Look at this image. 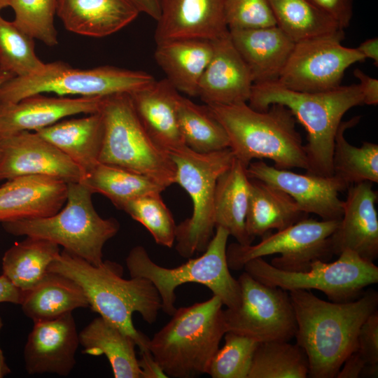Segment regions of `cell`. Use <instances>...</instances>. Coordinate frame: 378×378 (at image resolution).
<instances>
[{"label":"cell","instance_id":"obj_1","mask_svg":"<svg viewBox=\"0 0 378 378\" xmlns=\"http://www.w3.org/2000/svg\"><path fill=\"white\" fill-rule=\"evenodd\" d=\"M297 323L296 344L305 352L309 375L334 378L356 349L360 326L377 310L378 293H363L345 302H328L309 290L289 291Z\"/></svg>","mask_w":378,"mask_h":378},{"label":"cell","instance_id":"obj_2","mask_svg":"<svg viewBox=\"0 0 378 378\" xmlns=\"http://www.w3.org/2000/svg\"><path fill=\"white\" fill-rule=\"evenodd\" d=\"M49 272L64 275L83 289L89 307L134 340L140 352L149 351L150 339L135 328L134 312L152 324L156 321L161 300L158 290L147 279L122 278V267L109 260L92 265L64 249L52 262Z\"/></svg>","mask_w":378,"mask_h":378},{"label":"cell","instance_id":"obj_3","mask_svg":"<svg viewBox=\"0 0 378 378\" xmlns=\"http://www.w3.org/2000/svg\"><path fill=\"white\" fill-rule=\"evenodd\" d=\"M248 102L258 111H265L273 104L286 106L307 132L306 173L330 176L337 128L349 109L363 104V98L358 84L306 92L288 89L276 80L253 83Z\"/></svg>","mask_w":378,"mask_h":378},{"label":"cell","instance_id":"obj_4","mask_svg":"<svg viewBox=\"0 0 378 378\" xmlns=\"http://www.w3.org/2000/svg\"><path fill=\"white\" fill-rule=\"evenodd\" d=\"M206 106L225 129L235 158L246 166L254 159L266 158L278 169H308L297 120L286 106L273 104L258 111L246 102Z\"/></svg>","mask_w":378,"mask_h":378},{"label":"cell","instance_id":"obj_5","mask_svg":"<svg viewBox=\"0 0 378 378\" xmlns=\"http://www.w3.org/2000/svg\"><path fill=\"white\" fill-rule=\"evenodd\" d=\"M223 306L220 299L213 295L176 309L150 339L149 351L167 377L192 378L207 373L226 332Z\"/></svg>","mask_w":378,"mask_h":378},{"label":"cell","instance_id":"obj_6","mask_svg":"<svg viewBox=\"0 0 378 378\" xmlns=\"http://www.w3.org/2000/svg\"><path fill=\"white\" fill-rule=\"evenodd\" d=\"M229 236L225 229L216 227L215 234L200 256L174 268L158 265L144 246H136L129 252L126 265L131 277L146 278L153 284L160 298L161 309L169 316L176 310V288L186 283L206 286L227 309H236L241 301V288L227 265Z\"/></svg>","mask_w":378,"mask_h":378},{"label":"cell","instance_id":"obj_7","mask_svg":"<svg viewBox=\"0 0 378 378\" xmlns=\"http://www.w3.org/2000/svg\"><path fill=\"white\" fill-rule=\"evenodd\" d=\"M91 190L81 182L68 183L65 205L45 218L2 223L15 236L43 238L64 247L66 251L92 265L102 263L103 248L120 229L113 218H103L95 210Z\"/></svg>","mask_w":378,"mask_h":378},{"label":"cell","instance_id":"obj_8","mask_svg":"<svg viewBox=\"0 0 378 378\" xmlns=\"http://www.w3.org/2000/svg\"><path fill=\"white\" fill-rule=\"evenodd\" d=\"M99 112L104 122L99 162L145 175L166 188L175 183L172 159L144 128L130 94L104 97Z\"/></svg>","mask_w":378,"mask_h":378},{"label":"cell","instance_id":"obj_9","mask_svg":"<svg viewBox=\"0 0 378 378\" xmlns=\"http://www.w3.org/2000/svg\"><path fill=\"white\" fill-rule=\"evenodd\" d=\"M169 155L176 167L175 183L187 192L192 202V214L176 225L175 239L177 253L189 258L203 253L214 234L217 180L230 167L234 155L230 148L201 153L187 146Z\"/></svg>","mask_w":378,"mask_h":378},{"label":"cell","instance_id":"obj_10","mask_svg":"<svg viewBox=\"0 0 378 378\" xmlns=\"http://www.w3.org/2000/svg\"><path fill=\"white\" fill-rule=\"evenodd\" d=\"M155 80L152 75L142 71L113 66L75 69L64 62H55L46 63L45 69L37 74L8 80L0 87V102H15L46 92L104 98L132 94Z\"/></svg>","mask_w":378,"mask_h":378},{"label":"cell","instance_id":"obj_11","mask_svg":"<svg viewBox=\"0 0 378 378\" xmlns=\"http://www.w3.org/2000/svg\"><path fill=\"white\" fill-rule=\"evenodd\" d=\"M337 260L314 261L304 272L279 270L262 258L247 262L243 269L258 281L285 290L315 289L335 302L359 298L365 287L378 282V267L351 250H344Z\"/></svg>","mask_w":378,"mask_h":378},{"label":"cell","instance_id":"obj_12","mask_svg":"<svg viewBox=\"0 0 378 378\" xmlns=\"http://www.w3.org/2000/svg\"><path fill=\"white\" fill-rule=\"evenodd\" d=\"M340 220L305 218L274 234H265L255 245L232 243L226 249L228 267L241 270L251 260L279 254L271 260L274 267L284 271H307L314 261L328 262L331 258L330 237Z\"/></svg>","mask_w":378,"mask_h":378},{"label":"cell","instance_id":"obj_13","mask_svg":"<svg viewBox=\"0 0 378 378\" xmlns=\"http://www.w3.org/2000/svg\"><path fill=\"white\" fill-rule=\"evenodd\" d=\"M238 281L239 305L223 310L226 332L241 335L258 342L294 338L297 323L289 293L264 284L245 271Z\"/></svg>","mask_w":378,"mask_h":378},{"label":"cell","instance_id":"obj_14","mask_svg":"<svg viewBox=\"0 0 378 378\" xmlns=\"http://www.w3.org/2000/svg\"><path fill=\"white\" fill-rule=\"evenodd\" d=\"M344 31L295 43L278 82L299 92L326 91L341 85L345 71L365 57L342 45Z\"/></svg>","mask_w":378,"mask_h":378},{"label":"cell","instance_id":"obj_15","mask_svg":"<svg viewBox=\"0 0 378 378\" xmlns=\"http://www.w3.org/2000/svg\"><path fill=\"white\" fill-rule=\"evenodd\" d=\"M246 173L249 178L264 181L287 193L307 214H314L327 220L342 218L343 200L339 194L349 186L335 175L298 174L268 165L261 160L250 162Z\"/></svg>","mask_w":378,"mask_h":378},{"label":"cell","instance_id":"obj_16","mask_svg":"<svg viewBox=\"0 0 378 378\" xmlns=\"http://www.w3.org/2000/svg\"><path fill=\"white\" fill-rule=\"evenodd\" d=\"M0 180L40 175L80 182L83 173L66 155L37 132L23 131L0 138Z\"/></svg>","mask_w":378,"mask_h":378},{"label":"cell","instance_id":"obj_17","mask_svg":"<svg viewBox=\"0 0 378 378\" xmlns=\"http://www.w3.org/2000/svg\"><path fill=\"white\" fill-rule=\"evenodd\" d=\"M377 192L372 183L350 185L343 200V214L330 237L332 254L351 250L362 258L374 262L378 257V215L375 207Z\"/></svg>","mask_w":378,"mask_h":378},{"label":"cell","instance_id":"obj_18","mask_svg":"<svg viewBox=\"0 0 378 378\" xmlns=\"http://www.w3.org/2000/svg\"><path fill=\"white\" fill-rule=\"evenodd\" d=\"M34 323L24 348L27 373L69 375L76 365V354L80 344L71 312Z\"/></svg>","mask_w":378,"mask_h":378},{"label":"cell","instance_id":"obj_19","mask_svg":"<svg viewBox=\"0 0 378 378\" xmlns=\"http://www.w3.org/2000/svg\"><path fill=\"white\" fill-rule=\"evenodd\" d=\"M155 43L174 39L214 41L229 32L225 0H159Z\"/></svg>","mask_w":378,"mask_h":378},{"label":"cell","instance_id":"obj_20","mask_svg":"<svg viewBox=\"0 0 378 378\" xmlns=\"http://www.w3.org/2000/svg\"><path fill=\"white\" fill-rule=\"evenodd\" d=\"M103 99L37 94L15 102H0V138L23 131L36 132L68 116L98 112Z\"/></svg>","mask_w":378,"mask_h":378},{"label":"cell","instance_id":"obj_21","mask_svg":"<svg viewBox=\"0 0 378 378\" xmlns=\"http://www.w3.org/2000/svg\"><path fill=\"white\" fill-rule=\"evenodd\" d=\"M212 43L213 54L201 78L197 96L206 105L247 103L253 78L229 32Z\"/></svg>","mask_w":378,"mask_h":378},{"label":"cell","instance_id":"obj_22","mask_svg":"<svg viewBox=\"0 0 378 378\" xmlns=\"http://www.w3.org/2000/svg\"><path fill=\"white\" fill-rule=\"evenodd\" d=\"M68 183L55 178L27 175L0 186V223L50 216L64 205Z\"/></svg>","mask_w":378,"mask_h":378},{"label":"cell","instance_id":"obj_23","mask_svg":"<svg viewBox=\"0 0 378 378\" xmlns=\"http://www.w3.org/2000/svg\"><path fill=\"white\" fill-rule=\"evenodd\" d=\"M130 95L142 125L162 149L171 154L186 146L178 120L181 93L167 78Z\"/></svg>","mask_w":378,"mask_h":378},{"label":"cell","instance_id":"obj_24","mask_svg":"<svg viewBox=\"0 0 378 378\" xmlns=\"http://www.w3.org/2000/svg\"><path fill=\"white\" fill-rule=\"evenodd\" d=\"M229 34L253 83L278 80L295 44L279 27L233 29Z\"/></svg>","mask_w":378,"mask_h":378},{"label":"cell","instance_id":"obj_25","mask_svg":"<svg viewBox=\"0 0 378 378\" xmlns=\"http://www.w3.org/2000/svg\"><path fill=\"white\" fill-rule=\"evenodd\" d=\"M139 13L130 0H58L56 15L69 31L101 38L123 29Z\"/></svg>","mask_w":378,"mask_h":378},{"label":"cell","instance_id":"obj_26","mask_svg":"<svg viewBox=\"0 0 378 378\" xmlns=\"http://www.w3.org/2000/svg\"><path fill=\"white\" fill-rule=\"evenodd\" d=\"M212 54V41L185 38L156 43L154 57L166 78L179 92L196 97Z\"/></svg>","mask_w":378,"mask_h":378},{"label":"cell","instance_id":"obj_27","mask_svg":"<svg viewBox=\"0 0 378 378\" xmlns=\"http://www.w3.org/2000/svg\"><path fill=\"white\" fill-rule=\"evenodd\" d=\"M36 132L71 159L84 176L99 162L104 136L99 111L80 118L61 120Z\"/></svg>","mask_w":378,"mask_h":378},{"label":"cell","instance_id":"obj_28","mask_svg":"<svg viewBox=\"0 0 378 378\" xmlns=\"http://www.w3.org/2000/svg\"><path fill=\"white\" fill-rule=\"evenodd\" d=\"M247 166L235 158L218 177L214 197L215 227H221L241 245L251 244L253 238L246 228L250 178Z\"/></svg>","mask_w":378,"mask_h":378},{"label":"cell","instance_id":"obj_29","mask_svg":"<svg viewBox=\"0 0 378 378\" xmlns=\"http://www.w3.org/2000/svg\"><path fill=\"white\" fill-rule=\"evenodd\" d=\"M287 193L264 181L250 178L246 228L250 237H262L272 230H284L307 218Z\"/></svg>","mask_w":378,"mask_h":378},{"label":"cell","instance_id":"obj_30","mask_svg":"<svg viewBox=\"0 0 378 378\" xmlns=\"http://www.w3.org/2000/svg\"><path fill=\"white\" fill-rule=\"evenodd\" d=\"M83 352L104 355L115 378H142L134 340L102 316L94 318L79 333Z\"/></svg>","mask_w":378,"mask_h":378},{"label":"cell","instance_id":"obj_31","mask_svg":"<svg viewBox=\"0 0 378 378\" xmlns=\"http://www.w3.org/2000/svg\"><path fill=\"white\" fill-rule=\"evenodd\" d=\"M20 304L34 323L55 319L76 309L89 307L88 300L76 282L49 271L35 287L23 292Z\"/></svg>","mask_w":378,"mask_h":378},{"label":"cell","instance_id":"obj_32","mask_svg":"<svg viewBox=\"0 0 378 378\" xmlns=\"http://www.w3.org/2000/svg\"><path fill=\"white\" fill-rule=\"evenodd\" d=\"M59 246L43 238L26 237L5 252L3 274L21 291H28L48 272L49 266L60 253Z\"/></svg>","mask_w":378,"mask_h":378},{"label":"cell","instance_id":"obj_33","mask_svg":"<svg viewBox=\"0 0 378 378\" xmlns=\"http://www.w3.org/2000/svg\"><path fill=\"white\" fill-rule=\"evenodd\" d=\"M92 193H100L119 209L130 201L166 189L153 179L118 167L99 162L80 181Z\"/></svg>","mask_w":378,"mask_h":378},{"label":"cell","instance_id":"obj_34","mask_svg":"<svg viewBox=\"0 0 378 378\" xmlns=\"http://www.w3.org/2000/svg\"><path fill=\"white\" fill-rule=\"evenodd\" d=\"M356 116L340 124L334 141L332 171L349 186L364 181L378 183V145L364 141L356 147L349 144L344 132L359 122Z\"/></svg>","mask_w":378,"mask_h":378},{"label":"cell","instance_id":"obj_35","mask_svg":"<svg viewBox=\"0 0 378 378\" xmlns=\"http://www.w3.org/2000/svg\"><path fill=\"white\" fill-rule=\"evenodd\" d=\"M276 26L294 43L343 31L309 0H269Z\"/></svg>","mask_w":378,"mask_h":378},{"label":"cell","instance_id":"obj_36","mask_svg":"<svg viewBox=\"0 0 378 378\" xmlns=\"http://www.w3.org/2000/svg\"><path fill=\"white\" fill-rule=\"evenodd\" d=\"M178 120L185 144L192 150L207 153L229 148L227 133L208 106L179 97Z\"/></svg>","mask_w":378,"mask_h":378},{"label":"cell","instance_id":"obj_37","mask_svg":"<svg viewBox=\"0 0 378 378\" xmlns=\"http://www.w3.org/2000/svg\"><path fill=\"white\" fill-rule=\"evenodd\" d=\"M309 362L304 351L289 341L259 342L248 378H306Z\"/></svg>","mask_w":378,"mask_h":378},{"label":"cell","instance_id":"obj_38","mask_svg":"<svg viewBox=\"0 0 378 378\" xmlns=\"http://www.w3.org/2000/svg\"><path fill=\"white\" fill-rule=\"evenodd\" d=\"M46 66L35 52L34 38L0 14V69L23 77L37 74Z\"/></svg>","mask_w":378,"mask_h":378},{"label":"cell","instance_id":"obj_39","mask_svg":"<svg viewBox=\"0 0 378 378\" xmlns=\"http://www.w3.org/2000/svg\"><path fill=\"white\" fill-rule=\"evenodd\" d=\"M122 210L145 227L158 244L167 248L173 246L176 225L161 193L150 194L132 200Z\"/></svg>","mask_w":378,"mask_h":378},{"label":"cell","instance_id":"obj_40","mask_svg":"<svg viewBox=\"0 0 378 378\" xmlns=\"http://www.w3.org/2000/svg\"><path fill=\"white\" fill-rule=\"evenodd\" d=\"M58 0H11L13 22L21 30L46 46L58 43L55 27Z\"/></svg>","mask_w":378,"mask_h":378},{"label":"cell","instance_id":"obj_41","mask_svg":"<svg viewBox=\"0 0 378 378\" xmlns=\"http://www.w3.org/2000/svg\"><path fill=\"white\" fill-rule=\"evenodd\" d=\"M213 357L207 373L212 378H248L258 342L232 332Z\"/></svg>","mask_w":378,"mask_h":378},{"label":"cell","instance_id":"obj_42","mask_svg":"<svg viewBox=\"0 0 378 378\" xmlns=\"http://www.w3.org/2000/svg\"><path fill=\"white\" fill-rule=\"evenodd\" d=\"M224 13L228 30L276 25L269 0H225Z\"/></svg>","mask_w":378,"mask_h":378},{"label":"cell","instance_id":"obj_43","mask_svg":"<svg viewBox=\"0 0 378 378\" xmlns=\"http://www.w3.org/2000/svg\"><path fill=\"white\" fill-rule=\"evenodd\" d=\"M356 351L367 363L365 377L378 374V312L370 315L360 328Z\"/></svg>","mask_w":378,"mask_h":378},{"label":"cell","instance_id":"obj_44","mask_svg":"<svg viewBox=\"0 0 378 378\" xmlns=\"http://www.w3.org/2000/svg\"><path fill=\"white\" fill-rule=\"evenodd\" d=\"M331 17L342 29L349 27L353 16L354 0H309Z\"/></svg>","mask_w":378,"mask_h":378},{"label":"cell","instance_id":"obj_45","mask_svg":"<svg viewBox=\"0 0 378 378\" xmlns=\"http://www.w3.org/2000/svg\"><path fill=\"white\" fill-rule=\"evenodd\" d=\"M354 76L359 80V87L363 98V104L375 106L378 104V80L372 78L360 69L354 71Z\"/></svg>","mask_w":378,"mask_h":378},{"label":"cell","instance_id":"obj_46","mask_svg":"<svg viewBox=\"0 0 378 378\" xmlns=\"http://www.w3.org/2000/svg\"><path fill=\"white\" fill-rule=\"evenodd\" d=\"M139 365L142 372V378L167 377L155 360L150 351L140 352Z\"/></svg>","mask_w":378,"mask_h":378},{"label":"cell","instance_id":"obj_47","mask_svg":"<svg viewBox=\"0 0 378 378\" xmlns=\"http://www.w3.org/2000/svg\"><path fill=\"white\" fill-rule=\"evenodd\" d=\"M22 295L23 292L14 286L4 274L0 276V303L20 304Z\"/></svg>","mask_w":378,"mask_h":378},{"label":"cell","instance_id":"obj_48","mask_svg":"<svg viewBox=\"0 0 378 378\" xmlns=\"http://www.w3.org/2000/svg\"><path fill=\"white\" fill-rule=\"evenodd\" d=\"M139 10L144 13L155 21L160 16V7L159 0H130Z\"/></svg>","mask_w":378,"mask_h":378},{"label":"cell","instance_id":"obj_49","mask_svg":"<svg viewBox=\"0 0 378 378\" xmlns=\"http://www.w3.org/2000/svg\"><path fill=\"white\" fill-rule=\"evenodd\" d=\"M356 50L365 57L371 59L374 64H378V38L377 37L367 39L363 41Z\"/></svg>","mask_w":378,"mask_h":378},{"label":"cell","instance_id":"obj_50","mask_svg":"<svg viewBox=\"0 0 378 378\" xmlns=\"http://www.w3.org/2000/svg\"><path fill=\"white\" fill-rule=\"evenodd\" d=\"M3 320L0 316V332L3 327ZM10 373V369L7 365L3 351L0 347V378L4 377L6 375Z\"/></svg>","mask_w":378,"mask_h":378},{"label":"cell","instance_id":"obj_51","mask_svg":"<svg viewBox=\"0 0 378 378\" xmlns=\"http://www.w3.org/2000/svg\"><path fill=\"white\" fill-rule=\"evenodd\" d=\"M13 77V76L11 74L6 72L0 69V87L5 82H6L8 80L10 79Z\"/></svg>","mask_w":378,"mask_h":378},{"label":"cell","instance_id":"obj_52","mask_svg":"<svg viewBox=\"0 0 378 378\" xmlns=\"http://www.w3.org/2000/svg\"><path fill=\"white\" fill-rule=\"evenodd\" d=\"M11 0H0V12L5 8L9 7Z\"/></svg>","mask_w":378,"mask_h":378},{"label":"cell","instance_id":"obj_53","mask_svg":"<svg viewBox=\"0 0 378 378\" xmlns=\"http://www.w3.org/2000/svg\"><path fill=\"white\" fill-rule=\"evenodd\" d=\"M1 157H2V152H1V146H0V163H1Z\"/></svg>","mask_w":378,"mask_h":378}]
</instances>
